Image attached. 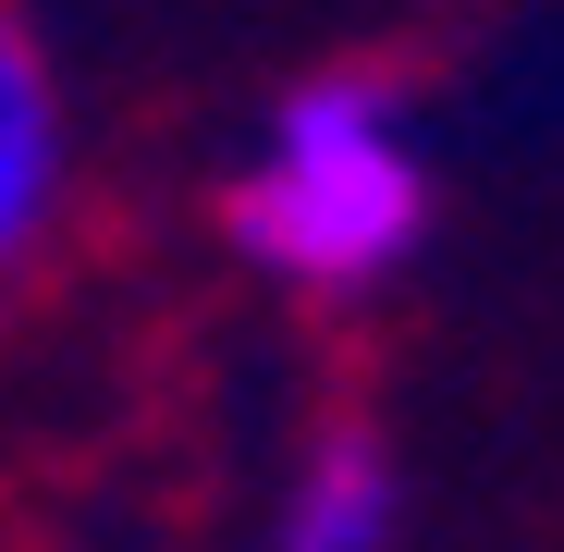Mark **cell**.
<instances>
[{
    "instance_id": "2",
    "label": "cell",
    "mask_w": 564,
    "mask_h": 552,
    "mask_svg": "<svg viewBox=\"0 0 564 552\" xmlns=\"http://www.w3.org/2000/svg\"><path fill=\"white\" fill-rule=\"evenodd\" d=\"M62 209V86L25 37H0V283L50 246Z\"/></svg>"
},
{
    "instance_id": "1",
    "label": "cell",
    "mask_w": 564,
    "mask_h": 552,
    "mask_svg": "<svg viewBox=\"0 0 564 552\" xmlns=\"http://www.w3.org/2000/svg\"><path fill=\"white\" fill-rule=\"evenodd\" d=\"M430 234V160L405 99L368 74H319L270 111L258 160L234 172V246L295 295H368Z\"/></svg>"
},
{
    "instance_id": "3",
    "label": "cell",
    "mask_w": 564,
    "mask_h": 552,
    "mask_svg": "<svg viewBox=\"0 0 564 552\" xmlns=\"http://www.w3.org/2000/svg\"><path fill=\"white\" fill-rule=\"evenodd\" d=\"M270 552H393V467L368 430H332L270 516Z\"/></svg>"
}]
</instances>
